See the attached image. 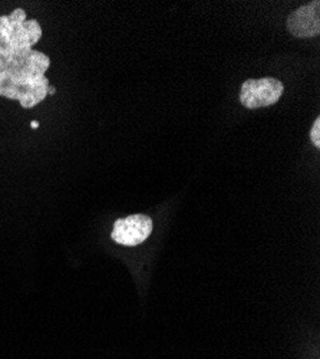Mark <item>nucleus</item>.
I'll return each instance as SVG.
<instances>
[{"instance_id": "f257e3e1", "label": "nucleus", "mask_w": 320, "mask_h": 359, "mask_svg": "<svg viewBox=\"0 0 320 359\" xmlns=\"http://www.w3.org/2000/svg\"><path fill=\"white\" fill-rule=\"evenodd\" d=\"M42 38L36 19H26L23 9L0 16V97L19 101L26 109L48 97L46 72L50 59L34 46Z\"/></svg>"}, {"instance_id": "f03ea898", "label": "nucleus", "mask_w": 320, "mask_h": 359, "mask_svg": "<svg viewBox=\"0 0 320 359\" xmlns=\"http://www.w3.org/2000/svg\"><path fill=\"white\" fill-rule=\"evenodd\" d=\"M284 93V85L277 78L247 79L242 83L240 102L247 109L272 107L279 102Z\"/></svg>"}, {"instance_id": "7ed1b4c3", "label": "nucleus", "mask_w": 320, "mask_h": 359, "mask_svg": "<svg viewBox=\"0 0 320 359\" xmlns=\"http://www.w3.org/2000/svg\"><path fill=\"white\" fill-rule=\"evenodd\" d=\"M153 231V220L145 215H132L118 219L113 224L112 241L123 246H138L150 237Z\"/></svg>"}, {"instance_id": "20e7f679", "label": "nucleus", "mask_w": 320, "mask_h": 359, "mask_svg": "<svg viewBox=\"0 0 320 359\" xmlns=\"http://www.w3.org/2000/svg\"><path fill=\"white\" fill-rule=\"evenodd\" d=\"M287 31L298 39H312L320 34V2L300 6L287 18Z\"/></svg>"}, {"instance_id": "39448f33", "label": "nucleus", "mask_w": 320, "mask_h": 359, "mask_svg": "<svg viewBox=\"0 0 320 359\" xmlns=\"http://www.w3.org/2000/svg\"><path fill=\"white\" fill-rule=\"evenodd\" d=\"M310 141L316 148H320V118L317 116L310 128Z\"/></svg>"}, {"instance_id": "423d86ee", "label": "nucleus", "mask_w": 320, "mask_h": 359, "mask_svg": "<svg viewBox=\"0 0 320 359\" xmlns=\"http://www.w3.org/2000/svg\"><path fill=\"white\" fill-rule=\"evenodd\" d=\"M53 94H55V88L49 85V88H48V95H53Z\"/></svg>"}, {"instance_id": "0eeeda50", "label": "nucleus", "mask_w": 320, "mask_h": 359, "mask_svg": "<svg viewBox=\"0 0 320 359\" xmlns=\"http://www.w3.org/2000/svg\"><path fill=\"white\" fill-rule=\"evenodd\" d=\"M31 127H32V128H38V127H39V123H38V121H34V123L31 124Z\"/></svg>"}]
</instances>
